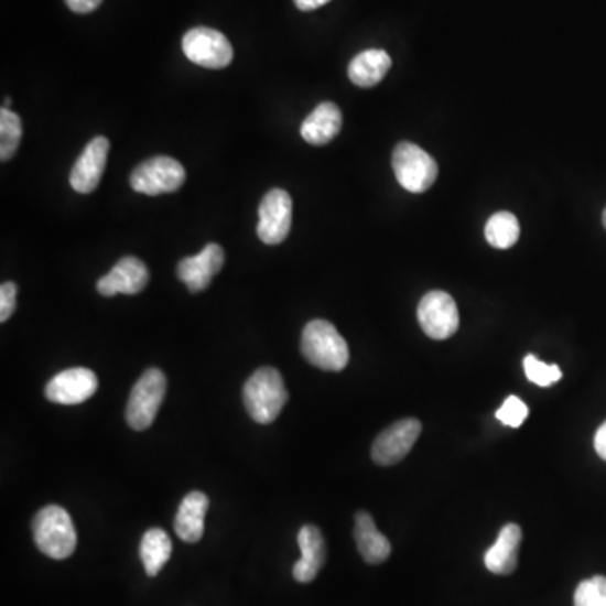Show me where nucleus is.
Masks as SVG:
<instances>
[{
    "mask_svg": "<svg viewBox=\"0 0 606 606\" xmlns=\"http://www.w3.org/2000/svg\"><path fill=\"white\" fill-rule=\"evenodd\" d=\"M574 606H606V576H593L580 583Z\"/></svg>",
    "mask_w": 606,
    "mask_h": 606,
    "instance_id": "25",
    "label": "nucleus"
},
{
    "mask_svg": "<svg viewBox=\"0 0 606 606\" xmlns=\"http://www.w3.org/2000/svg\"><path fill=\"white\" fill-rule=\"evenodd\" d=\"M209 509L206 494L191 493L182 499L175 516L174 529L184 542H199L204 534V518Z\"/></svg>",
    "mask_w": 606,
    "mask_h": 606,
    "instance_id": "19",
    "label": "nucleus"
},
{
    "mask_svg": "<svg viewBox=\"0 0 606 606\" xmlns=\"http://www.w3.org/2000/svg\"><path fill=\"white\" fill-rule=\"evenodd\" d=\"M521 236V226L518 218L512 213L500 210L496 215L490 216L489 221L485 225V238L489 241L490 247L497 250H509Z\"/></svg>",
    "mask_w": 606,
    "mask_h": 606,
    "instance_id": "22",
    "label": "nucleus"
},
{
    "mask_svg": "<svg viewBox=\"0 0 606 606\" xmlns=\"http://www.w3.org/2000/svg\"><path fill=\"white\" fill-rule=\"evenodd\" d=\"M420 435L421 423L416 418L397 421L376 439L371 450L372 461L382 467L400 464L411 452Z\"/></svg>",
    "mask_w": 606,
    "mask_h": 606,
    "instance_id": "10",
    "label": "nucleus"
},
{
    "mask_svg": "<svg viewBox=\"0 0 606 606\" xmlns=\"http://www.w3.org/2000/svg\"><path fill=\"white\" fill-rule=\"evenodd\" d=\"M149 270L145 263L136 257L121 258L110 273L98 280V292L104 296H115L118 293L137 295L145 289L149 283Z\"/></svg>",
    "mask_w": 606,
    "mask_h": 606,
    "instance_id": "14",
    "label": "nucleus"
},
{
    "mask_svg": "<svg viewBox=\"0 0 606 606\" xmlns=\"http://www.w3.org/2000/svg\"><path fill=\"white\" fill-rule=\"evenodd\" d=\"M354 538H356L357 550L366 563H385L391 554V542L378 531L371 513L364 512V510L356 513Z\"/></svg>",
    "mask_w": 606,
    "mask_h": 606,
    "instance_id": "18",
    "label": "nucleus"
},
{
    "mask_svg": "<svg viewBox=\"0 0 606 606\" xmlns=\"http://www.w3.org/2000/svg\"><path fill=\"white\" fill-rule=\"evenodd\" d=\"M225 264V251L216 242H209L196 257L178 261L177 275L191 293H199L210 285Z\"/></svg>",
    "mask_w": 606,
    "mask_h": 606,
    "instance_id": "13",
    "label": "nucleus"
},
{
    "mask_svg": "<svg viewBox=\"0 0 606 606\" xmlns=\"http://www.w3.org/2000/svg\"><path fill=\"white\" fill-rule=\"evenodd\" d=\"M340 129H343V113L339 107L331 101H324L303 120L300 133L305 142L321 147L336 139Z\"/></svg>",
    "mask_w": 606,
    "mask_h": 606,
    "instance_id": "16",
    "label": "nucleus"
},
{
    "mask_svg": "<svg viewBox=\"0 0 606 606\" xmlns=\"http://www.w3.org/2000/svg\"><path fill=\"white\" fill-rule=\"evenodd\" d=\"M418 322L424 334L432 339H448L461 325L457 302L448 293L433 290L426 293L418 305Z\"/></svg>",
    "mask_w": 606,
    "mask_h": 606,
    "instance_id": "7",
    "label": "nucleus"
},
{
    "mask_svg": "<svg viewBox=\"0 0 606 606\" xmlns=\"http://www.w3.org/2000/svg\"><path fill=\"white\" fill-rule=\"evenodd\" d=\"M295 2L296 9H300L302 12L315 11V9H321L322 6L328 4L331 0H293Z\"/></svg>",
    "mask_w": 606,
    "mask_h": 606,
    "instance_id": "30",
    "label": "nucleus"
},
{
    "mask_svg": "<svg viewBox=\"0 0 606 606\" xmlns=\"http://www.w3.org/2000/svg\"><path fill=\"white\" fill-rule=\"evenodd\" d=\"M603 226H605L606 229V207L605 210H603Z\"/></svg>",
    "mask_w": 606,
    "mask_h": 606,
    "instance_id": "31",
    "label": "nucleus"
},
{
    "mask_svg": "<svg viewBox=\"0 0 606 606\" xmlns=\"http://www.w3.org/2000/svg\"><path fill=\"white\" fill-rule=\"evenodd\" d=\"M33 535L41 553L53 560H66L72 556L78 544L72 516L59 506H47L36 513Z\"/></svg>",
    "mask_w": 606,
    "mask_h": 606,
    "instance_id": "3",
    "label": "nucleus"
},
{
    "mask_svg": "<svg viewBox=\"0 0 606 606\" xmlns=\"http://www.w3.org/2000/svg\"><path fill=\"white\" fill-rule=\"evenodd\" d=\"M186 182V169L172 158H152L142 162L130 175V186L147 196L175 193Z\"/></svg>",
    "mask_w": 606,
    "mask_h": 606,
    "instance_id": "6",
    "label": "nucleus"
},
{
    "mask_svg": "<svg viewBox=\"0 0 606 606\" xmlns=\"http://www.w3.org/2000/svg\"><path fill=\"white\" fill-rule=\"evenodd\" d=\"M524 371L529 381L534 385L541 386V388H548V386L556 385L563 372L558 368L556 364H545L539 360L534 354H529L524 359Z\"/></svg>",
    "mask_w": 606,
    "mask_h": 606,
    "instance_id": "24",
    "label": "nucleus"
},
{
    "mask_svg": "<svg viewBox=\"0 0 606 606\" xmlns=\"http://www.w3.org/2000/svg\"><path fill=\"white\" fill-rule=\"evenodd\" d=\"M391 65V56L386 51H362L350 61L347 75H349V79L354 85L360 86V88H372V86L381 83Z\"/></svg>",
    "mask_w": 606,
    "mask_h": 606,
    "instance_id": "20",
    "label": "nucleus"
},
{
    "mask_svg": "<svg viewBox=\"0 0 606 606\" xmlns=\"http://www.w3.org/2000/svg\"><path fill=\"white\" fill-rule=\"evenodd\" d=\"M182 51L194 65L209 69H223L232 61V46L225 34L216 29H191L182 37Z\"/></svg>",
    "mask_w": 606,
    "mask_h": 606,
    "instance_id": "8",
    "label": "nucleus"
},
{
    "mask_svg": "<svg viewBox=\"0 0 606 606\" xmlns=\"http://www.w3.org/2000/svg\"><path fill=\"white\" fill-rule=\"evenodd\" d=\"M242 401L257 423H273L289 401V391L280 371L260 368L253 372L242 388Z\"/></svg>",
    "mask_w": 606,
    "mask_h": 606,
    "instance_id": "2",
    "label": "nucleus"
},
{
    "mask_svg": "<svg viewBox=\"0 0 606 606\" xmlns=\"http://www.w3.org/2000/svg\"><path fill=\"white\" fill-rule=\"evenodd\" d=\"M22 139L21 117L9 108L0 110V159L11 161Z\"/></svg>",
    "mask_w": 606,
    "mask_h": 606,
    "instance_id": "23",
    "label": "nucleus"
},
{
    "mask_svg": "<svg viewBox=\"0 0 606 606\" xmlns=\"http://www.w3.org/2000/svg\"><path fill=\"white\" fill-rule=\"evenodd\" d=\"M98 389V378L91 369L73 368L61 371L47 382L46 394L51 403L82 404L94 397Z\"/></svg>",
    "mask_w": 606,
    "mask_h": 606,
    "instance_id": "11",
    "label": "nucleus"
},
{
    "mask_svg": "<svg viewBox=\"0 0 606 606\" xmlns=\"http://www.w3.org/2000/svg\"><path fill=\"white\" fill-rule=\"evenodd\" d=\"M167 391V379L161 369H147L133 386L127 403V423L136 432H143L154 423Z\"/></svg>",
    "mask_w": 606,
    "mask_h": 606,
    "instance_id": "5",
    "label": "nucleus"
},
{
    "mask_svg": "<svg viewBox=\"0 0 606 606\" xmlns=\"http://www.w3.org/2000/svg\"><path fill=\"white\" fill-rule=\"evenodd\" d=\"M595 450L598 457L606 462V421L599 426L595 435Z\"/></svg>",
    "mask_w": 606,
    "mask_h": 606,
    "instance_id": "29",
    "label": "nucleus"
},
{
    "mask_svg": "<svg viewBox=\"0 0 606 606\" xmlns=\"http://www.w3.org/2000/svg\"><path fill=\"white\" fill-rule=\"evenodd\" d=\"M65 2L76 14H89L97 11L104 0H65Z\"/></svg>",
    "mask_w": 606,
    "mask_h": 606,
    "instance_id": "28",
    "label": "nucleus"
},
{
    "mask_svg": "<svg viewBox=\"0 0 606 606\" xmlns=\"http://www.w3.org/2000/svg\"><path fill=\"white\" fill-rule=\"evenodd\" d=\"M292 197L286 191L271 190L261 201L258 209V238L264 245H280L285 241L292 228Z\"/></svg>",
    "mask_w": 606,
    "mask_h": 606,
    "instance_id": "9",
    "label": "nucleus"
},
{
    "mask_svg": "<svg viewBox=\"0 0 606 606\" xmlns=\"http://www.w3.org/2000/svg\"><path fill=\"white\" fill-rule=\"evenodd\" d=\"M392 171L400 186L414 194L429 191L439 177L435 159L411 142L398 143L392 152Z\"/></svg>",
    "mask_w": 606,
    "mask_h": 606,
    "instance_id": "4",
    "label": "nucleus"
},
{
    "mask_svg": "<svg viewBox=\"0 0 606 606\" xmlns=\"http://www.w3.org/2000/svg\"><path fill=\"white\" fill-rule=\"evenodd\" d=\"M108 152H110V142L105 137H95L85 147L69 175V182L76 193L89 194L97 190L107 167Z\"/></svg>",
    "mask_w": 606,
    "mask_h": 606,
    "instance_id": "12",
    "label": "nucleus"
},
{
    "mask_svg": "<svg viewBox=\"0 0 606 606\" xmlns=\"http://www.w3.org/2000/svg\"><path fill=\"white\" fill-rule=\"evenodd\" d=\"M299 545L302 558L293 566V578L299 583L314 582L327 560V548L321 529L317 526H303L299 532Z\"/></svg>",
    "mask_w": 606,
    "mask_h": 606,
    "instance_id": "15",
    "label": "nucleus"
},
{
    "mask_svg": "<svg viewBox=\"0 0 606 606\" xmlns=\"http://www.w3.org/2000/svg\"><path fill=\"white\" fill-rule=\"evenodd\" d=\"M522 541V529L518 524H506L497 538L496 544L485 553V567L494 574L513 573L518 567L519 545Z\"/></svg>",
    "mask_w": 606,
    "mask_h": 606,
    "instance_id": "17",
    "label": "nucleus"
},
{
    "mask_svg": "<svg viewBox=\"0 0 606 606\" xmlns=\"http://www.w3.org/2000/svg\"><path fill=\"white\" fill-rule=\"evenodd\" d=\"M172 541L161 528H152L140 541V560L149 576H158L162 567L171 560Z\"/></svg>",
    "mask_w": 606,
    "mask_h": 606,
    "instance_id": "21",
    "label": "nucleus"
},
{
    "mask_svg": "<svg viewBox=\"0 0 606 606\" xmlns=\"http://www.w3.org/2000/svg\"><path fill=\"white\" fill-rule=\"evenodd\" d=\"M18 302V286L15 283L6 282L0 286V322H8L15 311Z\"/></svg>",
    "mask_w": 606,
    "mask_h": 606,
    "instance_id": "27",
    "label": "nucleus"
},
{
    "mask_svg": "<svg viewBox=\"0 0 606 606\" xmlns=\"http://www.w3.org/2000/svg\"><path fill=\"white\" fill-rule=\"evenodd\" d=\"M528 414L529 410L524 401L519 400L518 397H509L497 411V420L510 429H519L521 424H524Z\"/></svg>",
    "mask_w": 606,
    "mask_h": 606,
    "instance_id": "26",
    "label": "nucleus"
},
{
    "mask_svg": "<svg viewBox=\"0 0 606 606\" xmlns=\"http://www.w3.org/2000/svg\"><path fill=\"white\" fill-rule=\"evenodd\" d=\"M303 357L322 371L339 372L349 362V346L334 324L312 321L305 325L300 343Z\"/></svg>",
    "mask_w": 606,
    "mask_h": 606,
    "instance_id": "1",
    "label": "nucleus"
}]
</instances>
